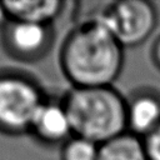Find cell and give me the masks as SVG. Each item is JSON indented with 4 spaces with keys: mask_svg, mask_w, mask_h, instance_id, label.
Masks as SVG:
<instances>
[{
    "mask_svg": "<svg viewBox=\"0 0 160 160\" xmlns=\"http://www.w3.org/2000/svg\"><path fill=\"white\" fill-rule=\"evenodd\" d=\"M60 65L74 88L111 86L122 70L124 48L96 16H91L65 39Z\"/></svg>",
    "mask_w": 160,
    "mask_h": 160,
    "instance_id": "cell-1",
    "label": "cell"
},
{
    "mask_svg": "<svg viewBox=\"0 0 160 160\" xmlns=\"http://www.w3.org/2000/svg\"><path fill=\"white\" fill-rule=\"evenodd\" d=\"M62 102L75 136L101 145L128 131L126 99L112 86L72 88Z\"/></svg>",
    "mask_w": 160,
    "mask_h": 160,
    "instance_id": "cell-2",
    "label": "cell"
},
{
    "mask_svg": "<svg viewBox=\"0 0 160 160\" xmlns=\"http://www.w3.org/2000/svg\"><path fill=\"white\" fill-rule=\"evenodd\" d=\"M45 100L39 85L29 76L0 72V131L10 135L30 132Z\"/></svg>",
    "mask_w": 160,
    "mask_h": 160,
    "instance_id": "cell-3",
    "label": "cell"
},
{
    "mask_svg": "<svg viewBox=\"0 0 160 160\" xmlns=\"http://www.w3.org/2000/svg\"><path fill=\"white\" fill-rule=\"evenodd\" d=\"M94 16L106 26L124 49L145 42L158 24L156 8L145 0L109 2Z\"/></svg>",
    "mask_w": 160,
    "mask_h": 160,
    "instance_id": "cell-4",
    "label": "cell"
},
{
    "mask_svg": "<svg viewBox=\"0 0 160 160\" xmlns=\"http://www.w3.org/2000/svg\"><path fill=\"white\" fill-rule=\"evenodd\" d=\"M52 41L50 25L9 20L4 28V45L19 60L34 61L45 55Z\"/></svg>",
    "mask_w": 160,
    "mask_h": 160,
    "instance_id": "cell-5",
    "label": "cell"
},
{
    "mask_svg": "<svg viewBox=\"0 0 160 160\" xmlns=\"http://www.w3.org/2000/svg\"><path fill=\"white\" fill-rule=\"evenodd\" d=\"M30 132L49 145L65 144L74 136L72 126L62 100H45L38 111Z\"/></svg>",
    "mask_w": 160,
    "mask_h": 160,
    "instance_id": "cell-6",
    "label": "cell"
},
{
    "mask_svg": "<svg viewBox=\"0 0 160 160\" xmlns=\"http://www.w3.org/2000/svg\"><path fill=\"white\" fill-rule=\"evenodd\" d=\"M128 132L141 139L160 124V94L151 89L135 91L126 99Z\"/></svg>",
    "mask_w": 160,
    "mask_h": 160,
    "instance_id": "cell-7",
    "label": "cell"
},
{
    "mask_svg": "<svg viewBox=\"0 0 160 160\" xmlns=\"http://www.w3.org/2000/svg\"><path fill=\"white\" fill-rule=\"evenodd\" d=\"M2 4L9 20L41 25H51L65 6V2L59 0H6Z\"/></svg>",
    "mask_w": 160,
    "mask_h": 160,
    "instance_id": "cell-8",
    "label": "cell"
},
{
    "mask_svg": "<svg viewBox=\"0 0 160 160\" xmlns=\"http://www.w3.org/2000/svg\"><path fill=\"white\" fill-rule=\"evenodd\" d=\"M98 160H149L144 139L124 132L99 146Z\"/></svg>",
    "mask_w": 160,
    "mask_h": 160,
    "instance_id": "cell-9",
    "label": "cell"
},
{
    "mask_svg": "<svg viewBox=\"0 0 160 160\" xmlns=\"http://www.w3.org/2000/svg\"><path fill=\"white\" fill-rule=\"evenodd\" d=\"M99 144L80 136L70 138L61 148V160H98Z\"/></svg>",
    "mask_w": 160,
    "mask_h": 160,
    "instance_id": "cell-10",
    "label": "cell"
},
{
    "mask_svg": "<svg viewBox=\"0 0 160 160\" xmlns=\"http://www.w3.org/2000/svg\"><path fill=\"white\" fill-rule=\"evenodd\" d=\"M144 144L149 160H160V124L144 138Z\"/></svg>",
    "mask_w": 160,
    "mask_h": 160,
    "instance_id": "cell-11",
    "label": "cell"
},
{
    "mask_svg": "<svg viewBox=\"0 0 160 160\" xmlns=\"http://www.w3.org/2000/svg\"><path fill=\"white\" fill-rule=\"evenodd\" d=\"M151 58L154 64L156 65V68L160 70V36L156 39V41L152 45V50H151Z\"/></svg>",
    "mask_w": 160,
    "mask_h": 160,
    "instance_id": "cell-12",
    "label": "cell"
},
{
    "mask_svg": "<svg viewBox=\"0 0 160 160\" xmlns=\"http://www.w3.org/2000/svg\"><path fill=\"white\" fill-rule=\"evenodd\" d=\"M8 22H9V18H8L6 10H5V8H4L2 1H0V30L4 29Z\"/></svg>",
    "mask_w": 160,
    "mask_h": 160,
    "instance_id": "cell-13",
    "label": "cell"
}]
</instances>
